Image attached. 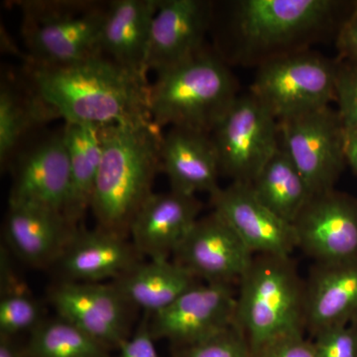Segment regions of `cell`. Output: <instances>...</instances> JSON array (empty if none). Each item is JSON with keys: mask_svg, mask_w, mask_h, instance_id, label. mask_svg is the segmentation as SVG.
<instances>
[{"mask_svg": "<svg viewBox=\"0 0 357 357\" xmlns=\"http://www.w3.org/2000/svg\"><path fill=\"white\" fill-rule=\"evenodd\" d=\"M354 1L231 0L213 2V51L227 65L258 68L337 37Z\"/></svg>", "mask_w": 357, "mask_h": 357, "instance_id": "1", "label": "cell"}, {"mask_svg": "<svg viewBox=\"0 0 357 357\" xmlns=\"http://www.w3.org/2000/svg\"><path fill=\"white\" fill-rule=\"evenodd\" d=\"M39 95L68 123L129 126L152 121L148 79L103 55L75 64L22 67Z\"/></svg>", "mask_w": 357, "mask_h": 357, "instance_id": "2", "label": "cell"}, {"mask_svg": "<svg viewBox=\"0 0 357 357\" xmlns=\"http://www.w3.org/2000/svg\"><path fill=\"white\" fill-rule=\"evenodd\" d=\"M164 134L153 121L100 128L102 156L91 210L100 229L128 237L162 171Z\"/></svg>", "mask_w": 357, "mask_h": 357, "instance_id": "3", "label": "cell"}, {"mask_svg": "<svg viewBox=\"0 0 357 357\" xmlns=\"http://www.w3.org/2000/svg\"><path fill=\"white\" fill-rule=\"evenodd\" d=\"M238 84L229 65L213 50L203 52L157 73L149 86L152 121L163 128L211 134L238 98Z\"/></svg>", "mask_w": 357, "mask_h": 357, "instance_id": "4", "label": "cell"}, {"mask_svg": "<svg viewBox=\"0 0 357 357\" xmlns=\"http://www.w3.org/2000/svg\"><path fill=\"white\" fill-rule=\"evenodd\" d=\"M21 9L24 62L58 67L82 62L100 51L107 2L91 0L15 2Z\"/></svg>", "mask_w": 357, "mask_h": 357, "instance_id": "5", "label": "cell"}, {"mask_svg": "<svg viewBox=\"0 0 357 357\" xmlns=\"http://www.w3.org/2000/svg\"><path fill=\"white\" fill-rule=\"evenodd\" d=\"M236 325L251 351L272 338L304 330V291L291 257L255 255L241 277Z\"/></svg>", "mask_w": 357, "mask_h": 357, "instance_id": "6", "label": "cell"}, {"mask_svg": "<svg viewBox=\"0 0 357 357\" xmlns=\"http://www.w3.org/2000/svg\"><path fill=\"white\" fill-rule=\"evenodd\" d=\"M337 70V59L301 52L256 68L250 93L279 121L335 102Z\"/></svg>", "mask_w": 357, "mask_h": 357, "instance_id": "7", "label": "cell"}, {"mask_svg": "<svg viewBox=\"0 0 357 357\" xmlns=\"http://www.w3.org/2000/svg\"><path fill=\"white\" fill-rule=\"evenodd\" d=\"M211 137L220 173L245 184L280 146L278 121L250 91L239 95Z\"/></svg>", "mask_w": 357, "mask_h": 357, "instance_id": "8", "label": "cell"}, {"mask_svg": "<svg viewBox=\"0 0 357 357\" xmlns=\"http://www.w3.org/2000/svg\"><path fill=\"white\" fill-rule=\"evenodd\" d=\"M280 144L306 181L312 195L335 189L347 162L344 126L332 105L279 121Z\"/></svg>", "mask_w": 357, "mask_h": 357, "instance_id": "9", "label": "cell"}, {"mask_svg": "<svg viewBox=\"0 0 357 357\" xmlns=\"http://www.w3.org/2000/svg\"><path fill=\"white\" fill-rule=\"evenodd\" d=\"M9 204H27L64 215L70 192V160L64 124L28 141L9 164ZM65 217V215H64Z\"/></svg>", "mask_w": 357, "mask_h": 357, "instance_id": "10", "label": "cell"}, {"mask_svg": "<svg viewBox=\"0 0 357 357\" xmlns=\"http://www.w3.org/2000/svg\"><path fill=\"white\" fill-rule=\"evenodd\" d=\"M293 227L298 248L318 264L357 261V199L351 195H312Z\"/></svg>", "mask_w": 357, "mask_h": 357, "instance_id": "11", "label": "cell"}, {"mask_svg": "<svg viewBox=\"0 0 357 357\" xmlns=\"http://www.w3.org/2000/svg\"><path fill=\"white\" fill-rule=\"evenodd\" d=\"M236 299L231 284H197L153 314L150 332L178 349L189 347L234 325Z\"/></svg>", "mask_w": 357, "mask_h": 357, "instance_id": "12", "label": "cell"}, {"mask_svg": "<svg viewBox=\"0 0 357 357\" xmlns=\"http://www.w3.org/2000/svg\"><path fill=\"white\" fill-rule=\"evenodd\" d=\"M210 196L213 211L229 223L253 255L291 257L298 248L292 223L256 198L250 184L232 182Z\"/></svg>", "mask_w": 357, "mask_h": 357, "instance_id": "13", "label": "cell"}, {"mask_svg": "<svg viewBox=\"0 0 357 357\" xmlns=\"http://www.w3.org/2000/svg\"><path fill=\"white\" fill-rule=\"evenodd\" d=\"M174 256L196 278L206 283L231 284L241 280L255 255L213 211L199 218Z\"/></svg>", "mask_w": 357, "mask_h": 357, "instance_id": "14", "label": "cell"}, {"mask_svg": "<svg viewBox=\"0 0 357 357\" xmlns=\"http://www.w3.org/2000/svg\"><path fill=\"white\" fill-rule=\"evenodd\" d=\"M213 2L159 0L152 22L147 70L159 73L190 60L206 49Z\"/></svg>", "mask_w": 357, "mask_h": 357, "instance_id": "15", "label": "cell"}, {"mask_svg": "<svg viewBox=\"0 0 357 357\" xmlns=\"http://www.w3.org/2000/svg\"><path fill=\"white\" fill-rule=\"evenodd\" d=\"M50 300L59 317L74 324L107 349L128 340L129 304L114 283L65 281L53 288Z\"/></svg>", "mask_w": 357, "mask_h": 357, "instance_id": "16", "label": "cell"}, {"mask_svg": "<svg viewBox=\"0 0 357 357\" xmlns=\"http://www.w3.org/2000/svg\"><path fill=\"white\" fill-rule=\"evenodd\" d=\"M201 208L196 196L172 190L153 192L131 222V243L141 256L149 259H169L199 220Z\"/></svg>", "mask_w": 357, "mask_h": 357, "instance_id": "17", "label": "cell"}, {"mask_svg": "<svg viewBox=\"0 0 357 357\" xmlns=\"http://www.w3.org/2000/svg\"><path fill=\"white\" fill-rule=\"evenodd\" d=\"M56 110L43 100L20 70L2 69L0 81V166L7 172L16 153L49 122L59 119Z\"/></svg>", "mask_w": 357, "mask_h": 357, "instance_id": "18", "label": "cell"}, {"mask_svg": "<svg viewBox=\"0 0 357 357\" xmlns=\"http://www.w3.org/2000/svg\"><path fill=\"white\" fill-rule=\"evenodd\" d=\"M140 255L128 237L96 227L79 229L58 261L66 281H115L139 264Z\"/></svg>", "mask_w": 357, "mask_h": 357, "instance_id": "19", "label": "cell"}, {"mask_svg": "<svg viewBox=\"0 0 357 357\" xmlns=\"http://www.w3.org/2000/svg\"><path fill=\"white\" fill-rule=\"evenodd\" d=\"M77 229L63 213L39 206L9 204L4 237L8 248L22 261L44 267L58 263Z\"/></svg>", "mask_w": 357, "mask_h": 357, "instance_id": "20", "label": "cell"}, {"mask_svg": "<svg viewBox=\"0 0 357 357\" xmlns=\"http://www.w3.org/2000/svg\"><path fill=\"white\" fill-rule=\"evenodd\" d=\"M159 0L107 1L100 51L115 64L147 79V56L152 22Z\"/></svg>", "mask_w": 357, "mask_h": 357, "instance_id": "21", "label": "cell"}, {"mask_svg": "<svg viewBox=\"0 0 357 357\" xmlns=\"http://www.w3.org/2000/svg\"><path fill=\"white\" fill-rule=\"evenodd\" d=\"M161 163L174 192L196 196L199 192L213 194L220 188L222 173L211 134L171 128L162 140Z\"/></svg>", "mask_w": 357, "mask_h": 357, "instance_id": "22", "label": "cell"}, {"mask_svg": "<svg viewBox=\"0 0 357 357\" xmlns=\"http://www.w3.org/2000/svg\"><path fill=\"white\" fill-rule=\"evenodd\" d=\"M357 321V261L318 264L304 291V326L312 333Z\"/></svg>", "mask_w": 357, "mask_h": 357, "instance_id": "23", "label": "cell"}, {"mask_svg": "<svg viewBox=\"0 0 357 357\" xmlns=\"http://www.w3.org/2000/svg\"><path fill=\"white\" fill-rule=\"evenodd\" d=\"M130 307L156 314L197 285V278L178 262L150 259L140 262L126 275L112 281Z\"/></svg>", "mask_w": 357, "mask_h": 357, "instance_id": "24", "label": "cell"}, {"mask_svg": "<svg viewBox=\"0 0 357 357\" xmlns=\"http://www.w3.org/2000/svg\"><path fill=\"white\" fill-rule=\"evenodd\" d=\"M64 130L70 160V192L64 215L73 227L79 229V222L91 210L102 162L100 128L65 122Z\"/></svg>", "mask_w": 357, "mask_h": 357, "instance_id": "25", "label": "cell"}, {"mask_svg": "<svg viewBox=\"0 0 357 357\" xmlns=\"http://www.w3.org/2000/svg\"><path fill=\"white\" fill-rule=\"evenodd\" d=\"M250 185L256 198L292 225L312 196L306 181L281 144Z\"/></svg>", "mask_w": 357, "mask_h": 357, "instance_id": "26", "label": "cell"}, {"mask_svg": "<svg viewBox=\"0 0 357 357\" xmlns=\"http://www.w3.org/2000/svg\"><path fill=\"white\" fill-rule=\"evenodd\" d=\"M28 357H107L105 345L67 319L43 321L30 335Z\"/></svg>", "mask_w": 357, "mask_h": 357, "instance_id": "27", "label": "cell"}, {"mask_svg": "<svg viewBox=\"0 0 357 357\" xmlns=\"http://www.w3.org/2000/svg\"><path fill=\"white\" fill-rule=\"evenodd\" d=\"M6 262V257H2L0 335L13 337L24 332L32 333L43 319L38 302L16 282Z\"/></svg>", "mask_w": 357, "mask_h": 357, "instance_id": "28", "label": "cell"}, {"mask_svg": "<svg viewBox=\"0 0 357 357\" xmlns=\"http://www.w3.org/2000/svg\"><path fill=\"white\" fill-rule=\"evenodd\" d=\"M178 357H252V352L234 323L201 342L178 349Z\"/></svg>", "mask_w": 357, "mask_h": 357, "instance_id": "29", "label": "cell"}, {"mask_svg": "<svg viewBox=\"0 0 357 357\" xmlns=\"http://www.w3.org/2000/svg\"><path fill=\"white\" fill-rule=\"evenodd\" d=\"M335 100L344 126L357 124V62L337 59Z\"/></svg>", "mask_w": 357, "mask_h": 357, "instance_id": "30", "label": "cell"}, {"mask_svg": "<svg viewBox=\"0 0 357 357\" xmlns=\"http://www.w3.org/2000/svg\"><path fill=\"white\" fill-rule=\"evenodd\" d=\"M312 337L316 357H357V321L328 328Z\"/></svg>", "mask_w": 357, "mask_h": 357, "instance_id": "31", "label": "cell"}, {"mask_svg": "<svg viewBox=\"0 0 357 357\" xmlns=\"http://www.w3.org/2000/svg\"><path fill=\"white\" fill-rule=\"evenodd\" d=\"M252 352V357H316L312 340L304 330H295L268 340Z\"/></svg>", "mask_w": 357, "mask_h": 357, "instance_id": "32", "label": "cell"}, {"mask_svg": "<svg viewBox=\"0 0 357 357\" xmlns=\"http://www.w3.org/2000/svg\"><path fill=\"white\" fill-rule=\"evenodd\" d=\"M335 45L337 59L357 62V0L338 30Z\"/></svg>", "mask_w": 357, "mask_h": 357, "instance_id": "33", "label": "cell"}, {"mask_svg": "<svg viewBox=\"0 0 357 357\" xmlns=\"http://www.w3.org/2000/svg\"><path fill=\"white\" fill-rule=\"evenodd\" d=\"M149 325H143L119 347V357H159Z\"/></svg>", "mask_w": 357, "mask_h": 357, "instance_id": "34", "label": "cell"}, {"mask_svg": "<svg viewBox=\"0 0 357 357\" xmlns=\"http://www.w3.org/2000/svg\"><path fill=\"white\" fill-rule=\"evenodd\" d=\"M344 152L347 165L357 176V124L344 126Z\"/></svg>", "mask_w": 357, "mask_h": 357, "instance_id": "35", "label": "cell"}, {"mask_svg": "<svg viewBox=\"0 0 357 357\" xmlns=\"http://www.w3.org/2000/svg\"><path fill=\"white\" fill-rule=\"evenodd\" d=\"M0 357H28L25 349H20L13 337L0 335Z\"/></svg>", "mask_w": 357, "mask_h": 357, "instance_id": "36", "label": "cell"}]
</instances>
